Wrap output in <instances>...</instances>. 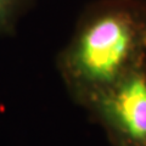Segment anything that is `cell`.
<instances>
[{
	"mask_svg": "<svg viewBox=\"0 0 146 146\" xmlns=\"http://www.w3.org/2000/svg\"><path fill=\"white\" fill-rule=\"evenodd\" d=\"M146 63V0H99L85 9L58 58L80 104Z\"/></svg>",
	"mask_w": 146,
	"mask_h": 146,
	"instance_id": "cell-1",
	"label": "cell"
},
{
	"mask_svg": "<svg viewBox=\"0 0 146 146\" xmlns=\"http://www.w3.org/2000/svg\"><path fill=\"white\" fill-rule=\"evenodd\" d=\"M83 105L117 146H146V63Z\"/></svg>",
	"mask_w": 146,
	"mask_h": 146,
	"instance_id": "cell-2",
	"label": "cell"
},
{
	"mask_svg": "<svg viewBox=\"0 0 146 146\" xmlns=\"http://www.w3.org/2000/svg\"><path fill=\"white\" fill-rule=\"evenodd\" d=\"M32 0H0V32H10L17 17Z\"/></svg>",
	"mask_w": 146,
	"mask_h": 146,
	"instance_id": "cell-3",
	"label": "cell"
}]
</instances>
